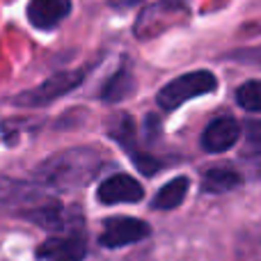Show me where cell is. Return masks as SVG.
Listing matches in <instances>:
<instances>
[{
  "instance_id": "obj_15",
  "label": "cell",
  "mask_w": 261,
  "mask_h": 261,
  "mask_svg": "<svg viewBox=\"0 0 261 261\" xmlns=\"http://www.w3.org/2000/svg\"><path fill=\"white\" fill-rule=\"evenodd\" d=\"M130 158L135 161L138 170L142 172V174H147V176L156 174V172L161 170V163H158L156 158H151V153H138V151H133V153H130Z\"/></svg>"
},
{
  "instance_id": "obj_7",
  "label": "cell",
  "mask_w": 261,
  "mask_h": 261,
  "mask_svg": "<svg viewBox=\"0 0 261 261\" xmlns=\"http://www.w3.org/2000/svg\"><path fill=\"white\" fill-rule=\"evenodd\" d=\"M142 195H144L142 186L128 174H115L99 186V202H103V204L140 202Z\"/></svg>"
},
{
  "instance_id": "obj_8",
  "label": "cell",
  "mask_w": 261,
  "mask_h": 261,
  "mask_svg": "<svg viewBox=\"0 0 261 261\" xmlns=\"http://www.w3.org/2000/svg\"><path fill=\"white\" fill-rule=\"evenodd\" d=\"M71 12V0H30L28 18L39 30H53Z\"/></svg>"
},
{
  "instance_id": "obj_3",
  "label": "cell",
  "mask_w": 261,
  "mask_h": 261,
  "mask_svg": "<svg viewBox=\"0 0 261 261\" xmlns=\"http://www.w3.org/2000/svg\"><path fill=\"white\" fill-rule=\"evenodd\" d=\"M149 234H151V229L144 220H138V218H108L103 222L99 243L103 248H124V245L144 241Z\"/></svg>"
},
{
  "instance_id": "obj_11",
  "label": "cell",
  "mask_w": 261,
  "mask_h": 261,
  "mask_svg": "<svg viewBox=\"0 0 261 261\" xmlns=\"http://www.w3.org/2000/svg\"><path fill=\"white\" fill-rule=\"evenodd\" d=\"M133 90H135L133 76H130L126 69H119V71L103 85V90H101V99L108 101V103H117V101H124L126 96L133 94Z\"/></svg>"
},
{
  "instance_id": "obj_5",
  "label": "cell",
  "mask_w": 261,
  "mask_h": 261,
  "mask_svg": "<svg viewBox=\"0 0 261 261\" xmlns=\"http://www.w3.org/2000/svg\"><path fill=\"white\" fill-rule=\"evenodd\" d=\"M241 138V126L234 117L225 115V117H218L204 128L202 133V147L211 153H220L227 151L236 144V140Z\"/></svg>"
},
{
  "instance_id": "obj_4",
  "label": "cell",
  "mask_w": 261,
  "mask_h": 261,
  "mask_svg": "<svg viewBox=\"0 0 261 261\" xmlns=\"http://www.w3.org/2000/svg\"><path fill=\"white\" fill-rule=\"evenodd\" d=\"M83 71H60L55 76H50L44 85L35 87V90L25 92V94L18 96V103L23 106H41V103H50L53 99L71 92L76 85L83 83Z\"/></svg>"
},
{
  "instance_id": "obj_2",
  "label": "cell",
  "mask_w": 261,
  "mask_h": 261,
  "mask_svg": "<svg viewBox=\"0 0 261 261\" xmlns=\"http://www.w3.org/2000/svg\"><path fill=\"white\" fill-rule=\"evenodd\" d=\"M218 87V81L211 71H193L186 76L174 78L172 83H167L161 92H158V106L163 110H176L179 106H184L186 101L195 99L202 94H211Z\"/></svg>"
},
{
  "instance_id": "obj_1",
  "label": "cell",
  "mask_w": 261,
  "mask_h": 261,
  "mask_svg": "<svg viewBox=\"0 0 261 261\" xmlns=\"http://www.w3.org/2000/svg\"><path fill=\"white\" fill-rule=\"evenodd\" d=\"M101 158L92 149H71L55 153L39 167V179L55 188H78L85 186L99 170Z\"/></svg>"
},
{
  "instance_id": "obj_13",
  "label": "cell",
  "mask_w": 261,
  "mask_h": 261,
  "mask_svg": "<svg viewBox=\"0 0 261 261\" xmlns=\"http://www.w3.org/2000/svg\"><path fill=\"white\" fill-rule=\"evenodd\" d=\"M32 222L46 227V229H55V227L62 225V206L60 204H48V206H39L35 211L28 213Z\"/></svg>"
},
{
  "instance_id": "obj_6",
  "label": "cell",
  "mask_w": 261,
  "mask_h": 261,
  "mask_svg": "<svg viewBox=\"0 0 261 261\" xmlns=\"http://www.w3.org/2000/svg\"><path fill=\"white\" fill-rule=\"evenodd\" d=\"M85 254L87 248L81 236H53L37 250L39 261H83Z\"/></svg>"
},
{
  "instance_id": "obj_14",
  "label": "cell",
  "mask_w": 261,
  "mask_h": 261,
  "mask_svg": "<svg viewBox=\"0 0 261 261\" xmlns=\"http://www.w3.org/2000/svg\"><path fill=\"white\" fill-rule=\"evenodd\" d=\"M133 133H135V128H133V122H130L128 115H117V119L113 122V128H110V138L117 140L124 149L133 151V142H135Z\"/></svg>"
},
{
  "instance_id": "obj_10",
  "label": "cell",
  "mask_w": 261,
  "mask_h": 261,
  "mask_svg": "<svg viewBox=\"0 0 261 261\" xmlns=\"http://www.w3.org/2000/svg\"><path fill=\"white\" fill-rule=\"evenodd\" d=\"M186 193H188V179L186 176H176V179H172L170 184H165L158 190V195L153 197V208H158V211L176 208L186 199Z\"/></svg>"
},
{
  "instance_id": "obj_12",
  "label": "cell",
  "mask_w": 261,
  "mask_h": 261,
  "mask_svg": "<svg viewBox=\"0 0 261 261\" xmlns=\"http://www.w3.org/2000/svg\"><path fill=\"white\" fill-rule=\"evenodd\" d=\"M236 101L241 108L250 110V113H259L261 110V85L259 81H248L239 87L236 92Z\"/></svg>"
},
{
  "instance_id": "obj_9",
  "label": "cell",
  "mask_w": 261,
  "mask_h": 261,
  "mask_svg": "<svg viewBox=\"0 0 261 261\" xmlns=\"http://www.w3.org/2000/svg\"><path fill=\"white\" fill-rule=\"evenodd\" d=\"M241 186V174L231 167H208L202 176V188L206 193H227Z\"/></svg>"
}]
</instances>
